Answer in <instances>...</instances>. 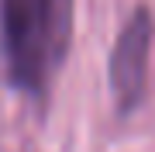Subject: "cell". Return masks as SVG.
Listing matches in <instances>:
<instances>
[{
	"label": "cell",
	"instance_id": "obj_3",
	"mask_svg": "<svg viewBox=\"0 0 155 152\" xmlns=\"http://www.w3.org/2000/svg\"><path fill=\"white\" fill-rule=\"evenodd\" d=\"M72 17H76V0H38V42L48 73H55L69 56Z\"/></svg>",
	"mask_w": 155,
	"mask_h": 152
},
{
	"label": "cell",
	"instance_id": "obj_1",
	"mask_svg": "<svg viewBox=\"0 0 155 152\" xmlns=\"http://www.w3.org/2000/svg\"><path fill=\"white\" fill-rule=\"evenodd\" d=\"M0 45L11 83L21 93L41 97L52 73L38 42V0H0Z\"/></svg>",
	"mask_w": 155,
	"mask_h": 152
},
{
	"label": "cell",
	"instance_id": "obj_2",
	"mask_svg": "<svg viewBox=\"0 0 155 152\" xmlns=\"http://www.w3.org/2000/svg\"><path fill=\"white\" fill-rule=\"evenodd\" d=\"M152 42H155V17L145 4H138L131 11V17L124 21V28L117 31V42L110 49V62H107L117 114H131L145 100Z\"/></svg>",
	"mask_w": 155,
	"mask_h": 152
}]
</instances>
